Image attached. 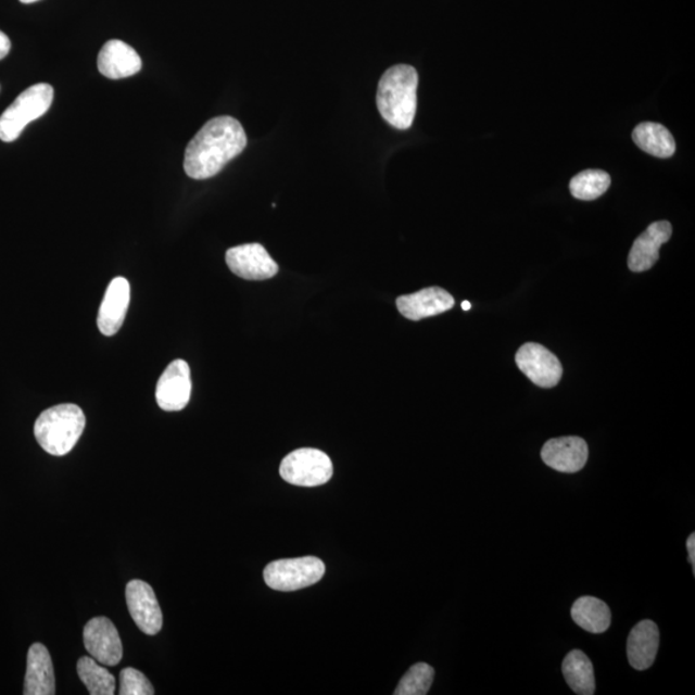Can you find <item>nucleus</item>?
Segmentation results:
<instances>
[{
  "label": "nucleus",
  "mask_w": 695,
  "mask_h": 695,
  "mask_svg": "<svg viewBox=\"0 0 695 695\" xmlns=\"http://www.w3.org/2000/svg\"><path fill=\"white\" fill-rule=\"evenodd\" d=\"M248 144L245 130L231 116L208 121L187 146L185 172L192 179H207L238 157Z\"/></svg>",
  "instance_id": "f257e3e1"
},
{
  "label": "nucleus",
  "mask_w": 695,
  "mask_h": 695,
  "mask_svg": "<svg viewBox=\"0 0 695 695\" xmlns=\"http://www.w3.org/2000/svg\"><path fill=\"white\" fill-rule=\"evenodd\" d=\"M419 75L408 65H395L381 76L377 104L388 124L400 130L412 128L417 108Z\"/></svg>",
  "instance_id": "f03ea898"
},
{
  "label": "nucleus",
  "mask_w": 695,
  "mask_h": 695,
  "mask_svg": "<svg viewBox=\"0 0 695 695\" xmlns=\"http://www.w3.org/2000/svg\"><path fill=\"white\" fill-rule=\"evenodd\" d=\"M86 428V415L79 406L66 403L46 409L35 421L34 434L47 454L65 456L78 443Z\"/></svg>",
  "instance_id": "7ed1b4c3"
},
{
  "label": "nucleus",
  "mask_w": 695,
  "mask_h": 695,
  "mask_svg": "<svg viewBox=\"0 0 695 695\" xmlns=\"http://www.w3.org/2000/svg\"><path fill=\"white\" fill-rule=\"evenodd\" d=\"M52 86L41 85L27 88L0 116V139L13 142L23 134L27 124L39 119L52 106Z\"/></svg>",
  "instance_id": "20e7f679"
},
{
  "label": "nucleus",
  "mask_w": 695,
  "mask_h": 695,
  "mask_svg": "<svg viewBox=\"0 0 695 695\" xmlns=\"http://www.w3.org/2000/svg\"><path fill=\"white\" fill-rule=\"evenodd\" d=\"M325 574V565L316 556L281 559L264 568V581L276 591H296L315 585Z\"/></svg>",
  "instance_id": "39448f33"
},
{
  "label": "nucleus",
  "mask_w": 695,
  "mask_h": 695,
  "mask_svg": "<svg viewBox=\"0 0 695 695\" xmlns=\"http://www.w3.org/2000/svg\"><path fill=\"white\" fill-rule=\"evenodd\" d=\"M330 457L316 448H299L283 458L280 475L285 482L299 486L326 484L332 477Z\"/></svg>",
  "instance_id": "423d86ee"
},
{
  "label": "nucleus",
  "mask_w": 695,
  "mask_h": 695,
  "mask_svg": "<svg viewBox=\"0 0 695 695\" xmlns=\"http://www.w3.org/2000/svg\"><path fill=\"white\" fill-rule=\"evenodd\" d=\"M519 370L540 388H553L559 384L563 367L554 353L536 343H527L519 348L516 356Z\"/></svg>",
  "instance_id": "0eeeda50"
},
{
  "label": "nucleus",
  "mask_w": 695,
  "mask_h": 695,
  "mask_svg": "<svg viewBox=\"0 0 695 695\" xmlns=\"http://www.w3.org/2000/svg\"><path fill=\"white\" fill-rule=\"evenodd\" d=\"M226 262L236 276L249 281H264L278 273V264L261 243H245L227 250Z\"/></svg>",
  "instance_id": "6e6552de"
},
{
  "label": "nucleus",
  "mask_w": 695,
  "mask_h": 695,
  "mask_svg": "<svg viewBox=\"0 0 695 695\" xmlns=\"http://www.w3.org/2000/svg\"><path fill=\"white\" fill-rule=\"evenodd\" d=\"M192 392L191 370L184 359L165 368L156 386V402L164 412H180L189 405Z\"/></svg>",
  "instance_id": "1a4fd4ad"
},
{
  "label": "nucleus",
  "mask_w": 695,
  "mask_h": 695,
  "mask_svg": "<svg viewBox=\"0 0 695 695\" xmlns=\"http://www.w3.org/2000/svg\"><path fill=\"white\" fill-rule=\"evenodd\" d=\"M128 609L138 629L154 636L163 629V611L154 589L141 580L130 581L125 590Z\"/></svg>",
  "instance_id": "9d476101"
},
{
  "label": "nucleus",
  "mask_w": 695,
  "mask_h": 695,
  "mask_svg": "<svg viewBox=\"0 0 695 695\" xmlns=\"http://www.w3.org/2000/svg\"><path fill=\"white\" fill-rule=\"evenodd\" d=\"M86 649L97 662L114 667L123 658V644L115 624L106 617H94L83 632Z\"/></svg>",
  "instance_id": "9b49d317"
},
{
  "label": "nucleus",
  "mask_w": 695,
  "mask_h": 695,
  "mask_svg": "<svg viewBox=\"0 0 695 695\" xmlns=\"http://www.w3.org/2000/svg\"><path fill=\"white\" fill-rule=\"evenodd\" d=\"M541 457L547 467L572 475L582 470L587 463V443L580 437L554 438L544 444Z\"/></svg>",
  "instance_id": "f8f14e48"
},
{
  "label": "nucleus",
  "mask_w": 695,
  "mask_h": 695,
  "mask_svg": "<svg viewBox=\"0 0 695 695\" xmlns=\"http://www.w3.org/2000/svg\"><path fill=\"white\" fill-rule=\"evenodd\" d=\"M130 303V285L127 278L116 277L110 282L101 303L99 318L100 331L103 336L113 337L122 329Z\"/></svg>",
  "instance_id": "ddd939ff"
},
{
  "label": "nucleus",
  "mask_w": 695,
  "mask_h": 695,
  "mask_svg": "<svg viewBox=\"0 0 695 695\" xmlns=\"http://www.w3.org/2000/svg\"><path fill=\"white\" fill-rule=\"evenodd\" d=\"M455 299L441 288H428L397 299V308L403 317L412 321L441 315L454 308Z\"/></svg>",
  "instance_id": "4468645a"
},
{
  "label": "nucleus",
  "mask_w": 695,
  "mask_h": 695,
  "mask_svg": "<svg viewBox=\"0 0 695 695\" xmlns=\"http://www.w3.org/2000/svg\"><path fill=\"white\" fill-rule=\"evenodd\" d=\"M672 226L670 222H655L645 229L632 245L629 254V268L632 273H644L650 269L659 260V249L671 239Z\"/></svg>",
  "instance_id": "2eb2a0df"
},
{
  "label": "nucleus",
  "mask_w": 695,
  "mask_h": 695,
  "mask_svg": "<svg viewBox=\"0 0 695 695\" xmlns=\"http://www.w3.org/2000/svg\"><path fill=\"white\" fill-rule=\"evenodd\" d=\"M100 73L109 79H124L141 72L139 54L122 40H110L102 47L97 60Z\"/></svg>",
  "instance_id": "dca6fc26"
},
{
  "label": "nucleus",
  "mask_w": 695,
  "mask_h": 695,
  "mask_svg": "<svg viewBox=\"0 0 695 695\" xmlns=\"http://www.w3.org/2000/svg\"><path fill=\"white\" fill-rule=\"evenodd\" d=\"M25 695L55 694V678L50 652L43 644L35 643L27 653Z\"/></svg>",
  "instance_id": "f3484780"
},
{
  "label": "nucleus",
  "mask_w": 695,
  "mask_h": 695,
  "mask_svg": "<svg viewBox=\"0 0 695 695\" xmlns=\"http://www.w3.org/2000/svg\"><path fill=\"white\" fill-rule=\"evenodd\" d=\"M659 648L658 626L649 620L639 622L628 639V658L635 670H648L655 664Z\"/></svg>",
  "instance_id": "a211bd4d"
},
{
  "label": "nucleus",
  "mask_w": 695,
  "mask_h": 695,
  "mask_svg": "<svg viewBox=\"0 0 695 695\" xmlns=\"http://www.w3.org/2000/svg\"><path fill=\"white\" fill-rule=\"evenodd\" d=\"M573 621L591 634H603L610 628L611 615L606 603L594 596H582L571 609Z\"/></svg>",
  "instance_id": "6ab92c4d"
},
{
  "label": "nucleus",
  "mask_w": 695,
  "mask_h": 695,
  "mask_svg": "<svg viewBox=\"0 0 695 695\" xmlns=\"http://www.w3.org/2000/svg\"><path fill=\"white\" fill-rule=\"evenodd\" d=\"M637 148L649 155L667 159L675 154L677 143L670 130L657 123L639 124L632 134Z\"/></svg>",
  "instance_id": "aec40b11"
},
{
  "label": "nucleus",
  "mask_w": 695,
  "mask_h": 695,
  "mask_svg": "<svg viewBox=\"0 0 695 695\" xmlns=\"http://www.w3.org/2000/svg\"><path fill=\"white\" fill-rule=\"evenodd\" d=\"M567 684L576 694L593 695L595 693L594 666L582 650L568 653L561 666Z\"/></svg>",
  "instance_id": "412c9836"
},
{
  "label": "nucleus",
  "mask_w": 695,
  "mask_h": 695,
  "mask_svg": "<svg viewBox=\"0 0 695 695\" xmlns=\"http://www.w3.org/2000/svg\"><path fill=\"white\" fill-rule=\"evenodd\" d=\"M76 670H78V675L89 694H115L116 680L113 673L100 666L93 657H81L76 665Z\"/></svg>",
  "instance_id": "4be33fe9"
},
{
  "label": "nucleus",
  "mask_w": 695,
  "mask_h": 695,
  "mask_svg": "<svg viewBox=\"0 0 695 695\" xmlns=\"http://www.w3.org/2000/svg\"><path fill=\"white\" fill-rule=\"evenodd\" d=\"M610 186L609 174L604 170L589 169L574 176L569 184L573 198L591 201L601 198Z\"/></svg>",
  "instance_id": "5701e85b"
},
{
  "label": "nucleus",
  "mask_w": 695,
  "mask_h": 695,
  "mask_svg": "<svg viewBox=\"0 0 695 695\" xmlns=\"http://www.w3.org/2000/svg\"><path fill=\"white\" fill-rule=\"evenodd\" d=\"M434 680V669L428 664H416L402 678L394 695H426Z\"/></svg>",
  "instance_id": "b1692460"
},
{
  "label": "nucleus",
  "mask_w": 695,
  "mask_h": 695,
  "mask_svg": "<svg viewBox=\"0 0 695 695\" xmlns=\"http://www.w3.org/2000/svg\"><path fill=\"white\" fill-rule=\"evenodd\" d=\"M121 695H152L155 694L154 686L141 671L136 669H124L121 672Z\"/></svg>",
  "instance_id": "393cba45"
},
{
  "label": "nucleus",
  "mask_w": 695,
  "mask_h": 695,
  "mask_svg": "<svg viewBox=\"0 0 695 695\" xmlns=\"http://www.w3.org/2000/svg\"><path fill=\"white\" fill-rule=\"evenodd\" d=\"M11 51V40L3 31H0V60H3Z\"/></svg>",
  "instance_id": "a878e982"
},
{
  "label": "nucleus",
  "mask_w": 695,
  "mask_h": 695,
  "mask_svg": "<svg viewBox=\"0 0 695 695\" xmlns=\"http://www.w3.org/2000/svg\"><path fill=\"white\" fill-rule=\"evenodd\" d=\"M687 553H690V563L693 566V572L695 573V534L692 533L686 541Z\"/></svg>",
  "instance_id": "bb28decb"
},
{
  "label": "nucleus",
  "mask_w": 695,
  "mask_h": 695,
  "mask_svg": "<svg viewBox=\"0 0 695 695\" xmlns=\"http://www.w3.org/2000/svg\"><path fill=\"white\" fill-rule=\"evenodd\" d=\"M462 307L464 311H469L471 308V304L469 302H464Z\"/></svg>",
  "instance_id": "cd10ccee"
},
{
  "label": "nucleus",
  "mask_w": 695,
  "mask_h": 695,
  "mask_svg": "<svg viewBox=\"0 0 695 695\" xmlns=\"http://www.w3.org/2000/svg\"><path fill=\"white\" fill-rule=\"evenodd\" d=\"M20 2L24 4H30V3L39 2V0H20Z\"/></svg>",
  "instance_id": "c85d7f7f"
}]
</instances>
